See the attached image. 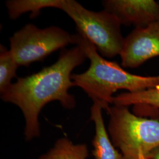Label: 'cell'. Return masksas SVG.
Instances as JSON below:
<instances>
[{
  "mask_svg": "<svg viewBox=\"0 0 159 159\" xmlns=\"http://www.w3.org/2000/svg\"><path fill=\"white\" fill-rule=\"evenodd\" d=\"M87 58L84 48L80 44L68 50L63 49L56 63L38 73L18 78L1 93L3 102L17 106L22 111L26 141L40 137L39 116L46 104L58 101L66 109L75 107V97L69 93V89L74 87L71 73Z\"/></svg>",
  "mask_w": 159,
  "mask_h": 159,
  "instance_id": "1",
  "label": "cell"
},
{
  "mask_svg": "<svg viewBox=\"0 0 159 159\" xmlns=\"http://www.w3.org/2000/svg\"><path fill=\"white\" fill-rule=\"evenodd\" d=\"M74 44L85 50L90 61L89 69L81 74H72L74 87L81 88L93 102H98L105 111L113 103V94L119 90L135 93L159 87V75L142 76L131 74L118 63L104 59L96 48L83 35L74 34Z\"/></svg>",
  "mask_w": 159,
  "mask_h": 159,
  "instance_id": "2",
  "label": "cell"
},
{
  "mask_svg": "<svg viewBox=\"0 0 159 159\" xmlns=\"http://www.w3.org/2000/svg\"><path fill=\"white\" fill-rule=\"evenodd\" d=\"M108 133L124 159H148L159 146V120L131 113L128 107L110 106Z\"/></svg>",
  "mask_w": 159,
  "mask_h": 159,
  "instance_id": "3",
  "label": "cell"
},
{
  "mask_svg": "<svg viewBox=\"0 0 159 159\" xmlns=\"http://www.w3.org/2000/svg\"><path fill=\"white\" fill-rule=\"evenodd\" d=\"M61 10L74 21L77 32L95 46L102 56L113 58L120 54L125 41L118 19L104 10L93 11L74 0H63Z\"/></svg>",
  "mask_w": 159,
  "mask_h": 159,
  "instance_id": "4",
  "label": "cell"
},
{
  "mask_svg": "<svg viewBox=\"0 0 159 159\" xmlns=\"http://www.w3.org/2000/svg\"><path fill=\"white\" fill-rule=\"evenodd\" d=\"M10 41L14 58L19 66L26 67L70 44H74V35L58 27L41 29L32 24L16 32Z\"/></svg>",
  "mask_w": 159,
  "mask_h": 159,
  "instance_id": "5",
  "label": "cell"
},
{
  "mask_svg": "<svg viewBox=\"0 0 159 159\" xmlns=\"http://www.w3.org/2000/svg\"><path fill=\"white\" fill-rule=\"evenodd\" d=\"M124 68H136L159 56V20L133 30L125 38L120 54Z\"/></svg>",
  "mask_w": 159,
  "mask_h": 159,
  "instance_id": "6",
  "label": "cell"
},
{
  "mask_svg": "<svg viewBox=\"0 0 159 159\" xmlns=\"http://www.w3.org/2000/svg\"><path fill=\"white\" fill-rule=\"evenodd\" d=\"M102 4L121 25L141 28L159 20V2L154 0H106Z\"/></svg>",
  "mask_w": 159,
  "mask_h": 159,
  "instance_id": "7",
  "label": "cell"
},
{
  "mask_svg": "<svg viewBox=\"0 0 159 159\" xmlns=\"http://www.w3.org/2000/svg\"><path fill=\"white\" fill-rule=\"evenodd\" d=\"M102 110L97 102H93L90 108V120L95 127L92 140L93 154L95 159H124L110 138L103 119Z\"/></svg>",
  "mask_w": 159,
  "mask_h": 159,
  "instance_id": "8",
  "label": "cell"
},
{
  "mask_svg": "<svg viewBox=\"0 0 159 159\" xmlns=\"http://www.w3.org/2000/svg\"><path fill=\"white\" fill-rule=\"evenodd\" d=\"M89 149L85 143H74L64 137L57 139L46 153L37 159H88Z\"/></svg>",
  "mask_w": 159,
  "mask_h": 159,
  "instance_id": "9",
  "label": "cell"
},
{
  "mask_svg": "<svg viewBox=\"0 0 159 159\" xmlns=\"http://www.w3.org/2000/svg\"><path fill=\"white\" fill-rule=\"evenodd\" d=\"M114 106L129 107L134 110L146 107L159 109V87L151 88L135 93L125 92L114 97Z\"/></svg>",
  "mask_w": 159,
  "mask_h": 159,
  "instance_id": "10",
  "label": "cell"
},
{
  "mask_svg": "<svg viewBox=\"0 0 159 159\" xmlns=\"http://www.w3.org/2000/svg\"><path fill=\"white\" fill-rule=\"evenodd\" d=\"M63 0H9L6 6L9 17L16 20L26 12H30V18H35L41 10L47 8L60 9Z\"/></svg>",
  "mask_w": 159,
  "mask_h": 159,
  "instance_id": "11",
  "label": "cell"
},
{
  "mask_svg": "<svg viewBox=\"0 0 159 159\" xmlns=\"http://www.w3.org/2000/svg\"><path fill=\"white\" fill-rule=\"evenodd\" d=\"M19 67L10 50L0 46V93H2L12 84L11 80L17 77Z\"/></svg>",
  "mask_w": 159,
  "mask_h": 159,
  "instance_id": "12",
  "label": "cell"
},
{
  "mask_svg": "<svg viewBox=\"0 0 159 159\" xmlns=\"http://www.w3.org/2000/svg\"><path fill=\"white\" fill-rule=\"evenodd\" d=\"M148 159H159V146L148 154Z\"/></svg>",
  "mask_w": 159,
  "mask_h": 159,
  "instance_id": "13",
  "label": "cell"
},
{
  "mask_svg": "<svg viewBox=\"0 0 159 159\" xmlns=\"http://www.w3.org/2000/svg\"></svg>",
  "mask_w": 159,
  "mask_h": 159,
  "instance_id": "14",
  "label": "cell"
}]
</instances>
